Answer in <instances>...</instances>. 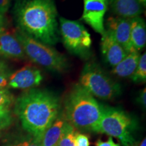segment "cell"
Masks as SVG:
<instances>
[{
    "label": "cell",
    "instance_id": "1",
    "mask_svg": "<svg viewBox=\"0 0 146 146\" xmlns=\"http://www.w3.org/2000/svg\"><path fill=\"white\" fill-rule=\"evenodd\" d=\"M15 14L21 31L25 34L50 46L59 41L54 0H19Z\"/></svg>",
    "mask_w": 146,
    "mask_h": 146
},
{
    "label": "cell",
    "instance_id": "2",
    "mask_svg": "<svg viewBox=\"0 0 146 146\" xmlns=\"http://www.w3.org/2000/svg\"><path fill=\"white\" fill-rule=\"evenodd\" d=\"M60 109V100L56 94L33 88L18 97L14 110L25 131L35 137H42L57 118Z\"/></svg>",
    "mask_w": 146,
    "mask_h": 146
},
{
    "label": "cell",
    "instance_id": "3",
    "mask_svg": "<svg viewBox=\"0 0 146 146\" xmlns=\"http://www.w3.org/2000/svg\"><path fill=\"white\" fill-rule=\"evenodd\" d=\"M103 106L79 84L71 89L64 102L62 116L75 129L96 132Z\"/></svg>",
    "mask_w": 146,
    "mask_h": 146
},
{
    "label": "cell",
    "instance_id": "4",
    "mask_svg": "<svg viewBox=\"0 0 146 146\" xmlns=\"http://www.w3.org/2000/svg\"><path fill=\"white\" fill-rule=\"evenodd\" d=\"M137 127L136 120L125 111L118 108L103 106L96 132L118 139L123 146H133L135 142L133 132Z\"/></svg>",
    "mask_w": 146,
    "mask_h": 146
},
{
    "label": "cell",
    "instance_id": "5",
    "mask_svg": "<svg viewBox=\"0 0 146 146\" xmlns=\"http://www.w3.org/2000/svg\"><path fill=\"white\" fill-rule=\"evenodd\" d=\"M15 35L23 46L26 56L36 64L52 72H62L68 68L65 56L50 45L33 39L21 31Z\"/></svg>",
    "mask_w": 146,
    "mask_h": 146
},
{
    "label": "cell",
    "instance_id": "6",
    "mask_svg": "<svg viewBox=\"0 0 146 146\" xmlns=\"http://www.w3.org/2000/svg\"><path fill=\"white\" fill-rule=\"evenodd\" d=\"M79 85L94 97L104 100L114 99L122 93L120 84L95 62H88L84 66L79 77Z\"/></svg>",
    "mask_w": 146,
    "mask_h": 146
},
{
    "label": "cell",
    "instance_id": "7",
    "mask_svg": "<svg viewBox=\"0 0 146 146\" xmlns=\"http://www.w3.org/2000/svg\"><path fill=\"white\" fill-rule=\"evenodd\" d=\"M60 34L66 48L82 58L88 57L91 47L90 34L78 21L60 18Z\"/></svg>",
    "mask_w": 146,
    "mask_h": 146
},
{
    "label": "cell",
    "instance_id": "8",
    "mask_svg": "<svg viewBox=\"0 0 146 146\" xmlns=\"http://www.w3.org/2000/svg\"><path fill=\"white\" fill-rule=\"evenodd\" d=\"M83 5L82 21L102 35L106 31L104 16L109 6V0H83Z\"/></svg>",
    "mask_w": 146,
    "mask_h": 146
},
{
    "label": "cell",
    "instance_id": "9",
    "mask_svg": "<svg viewBox=\"0 0 146 146\" xmlns=\"http://www.w3.org/2000/svg\"><path fill=\"white\" fill-rule=\"evenodd\" d=\"M43 76L36 66L27 65L9 76L8 85L12 88L31 89L39 86Z\"/></svg>",
    "mask_w": 146,
    "mask_h": 146
},
{
    "label": "cell",
    "instance_id": "10",
    "mask_svg": "<svg viewBox=\"0 0 146 146\" xmlns=\"http://www.w3.org/2000/svg\"><path fill=\"white\" fill-rule=\"evenodd\" d=\"M107 31L127 53L135 50L131 40V19L116 16L106 22Z\"/></svg>",
    "mask_w": 146,
    "mask_h": 146
},
{
    "label": "cell",
    "instance_id": "11",
    "mask_svg": "<svg viewBox=\"0 0 146 146\" xmlns=\"http://www.w3.org/2000/svg\"><path fill=\"white\" fill-rule=\"evenodd\" d=\"M101 50L106 62L112 67L117 65L128 54L107 31L102 35Z\"/></svg>",
    "mask_w": 146,
    "mask_h": 146
},
{
    "label": "cell",
    "instance_id": "12",
    "mask_svg": "<svg viewBox=\"0 0 146 146\" xmlns=\"http://www.w3.org/2000/svg\"><path fill=\"white\" fill-rule=\"evenodd\" d=\"M0 56L11 59L25 57L23 46L15 34L3 31L0 33Z\"/></svg>",
    "mask_w": 146,
    "mask_h": 146
},
{
    "label": "cell",
    "instance_id": "13",
    "mask_svg": "<svg viewBox=\"0 0 146 146\" xmlns=\"http://www.w3.org/2000/svg\"><path fill=\"white\" fill-rule=\"evenodd\" d=\"M109 5L116 16L129 19L139 16L143 10L139 0H109Z\"/></svg>",
    "mask_w": 146,
    "mask_h": 146
},
{
    "label": "cell",
    "instance_id": "14",
    "mask_svg": "<svg viewBox=\"0 0 146 146\" xmlns=\"http://www.w3.org/2000/svg\"><path fill=\"white\" fill-rule=\"evenodd\" d=\"M131 40L133 49L137 52H139L145 47V23L139 16L131 19Z\"/></svg>",
    "mask_w": 146,
    "mask_h": 146
},
{
    "label": "cell",
    "instance_id": "15",
    "mask_svg": "<svg viewBox=\"0 0 146 146\" xmlns=\"http://www.w3.org/2000/svg\"><path fill=\"white\" fill-rule=\"evenodd\" d=\"M139 57V52L135 50L128 53L122 61L113 67L112 73L121 78L131 77L136 70Z\"/></svg>",
    "mask_w": 146,
    "mask_h": 146
},
{
    "label": "cell",
    "instance_id": "16",
    "mask_svg": "<svg viewBox=\"0 0 146 146\" xmlns=\"http://www.w3.org/2000/svg\"><path fill=\"white\" fill-rule=\"evenodd\" d=\"M67 122L62 115L58 116L41 137V146H56Z\"/></svg>",
    "mask_w": 146,
    "mask_h": 146
},
{
    "label": "cell",
    "instance_id": "17",
    "mask_svg": "<svg viewBox=\"0 0 146 146\" xmlns=\"http://www.w3.org/2000/svg\"><path fill=\"white\" fill-rule=\"evenodd\" d=\"M3 146H41V137H35L29 133L28 135L10 140Z\"/></svg>",
    "mask_w": 146,
    "mask_h": 146
},
{
    "label": "cell",
    "instance_id": "18",
    "mask_svg": "<svg viewBox=\"0 0 146 146\" xmlns=\"http://www.w3.org/2000/svg\"><path fill=\"white\" fill-rule=\"evenodd\" d=\"M75 128L68 123H66L61 137L56 146H76Z\"/></svg>",
    "mask_w": 146,
    "mask_h": 146
},
{
    "label": "cell",
    "instance_id": "19",
    "mask_svg": "<svg viewBox=\"0 0 146 146\" xmlns=\"http://www.w3.org/2000/svg\"><path fill=\"white\" fill-rule=\"evenodd\" d=\"M135 83H145L146 81V53L141 55L136 70L130 77Z\"/></svg>",
    "mask_w": 146,
    "mask_h": 146
},
{
    "label": "cell",
    "instance_id": "20",
    "mask_svg": "<svg viewBox=\"0 0 146 146\" xmlns=\"http://www.w3.org/2000/svg\"><path fill=\"white\" fill-rule=\"evenodd\" d=\"M14 102V96L7 89H0V107L9 108Z\"/></svg>",
    "mask_w": 146,
    "mask_h": 146
},
{
    "label": "cell",
    "instance_id": "21",
    "mask_svg": "<svg viewBox=\"0 0 146 146\" xmlns=\"http://www.w3.org/2000/svg\"><path fill=\"white\" fill-rule=\"evenodd\" d=\"M75 145L76 146H89L90 142L89 137L76 131L75 134Z\"/></svg>",
    "mask_w": 146,
    "mask_h": 146
},
{
    "label": "cell",
    "instance_id": "22",
    "mask_svg": "<svg viewBox=\"0 0 146 146\" xmlns=\"http://www.w3.org/2000/svg\"><path fill=\"white\" fill-rule=\"evenodd\" d=\"M11 123H12V117L10 114L1 115L0 116V131L10 126Z\"/></svg>",
    "mask_w": 146,
    "mask_h": 146
},
{
    "label": "cell",
    "instance_id": "23",
    "mask_svg": "<svg viewBox=\"0 0 146 146\" xmlns=\"http://www.w3.org/2000/svg\"><path fill=\"white\" fill-rule=\"evenodd\" d=\"M12 0H0V14L3 15L10 8Z\"/></svg>",
    "mask_w": 146,
    "mask_h": 146
},
{
    "label": "cell",
    "instance_id": "24",
    "mask_svg": "<svg viewBox=\"0 0 146 146\" xmlns=\"http://www.w3.org/2000/svg\"><path fill=\"white\" fill-rule=\"evenodd\" d=\"M137 102L138 104H139L142 107L144 108H145L146 106V89L144 88L143 89L140 91L139 94L137 99Z\"/></svg>",
    "mask_w": 146,
    "mask_h": 146
},
{
    "label": "cell",
    "instance_id": "25",
    "mask_svg": "<svg viewBox=\"0 0 146 146\" xmlns=\"http://www.w3.org/2000/svg\"><path fill=\"white\" fill-rule=\"evenodd\" d=\"M96 146H120L118 144L114 143L112 137H110L107 141H102L101 139H98L96 143Z\"/></svg>",
    "mask_w": 146,
    "mask_h": 146
},
{
    "label": "cell",
    "instance_id": "26",
    "mask_svg": "<svg viewBox=\"0 0 146 146\" xmlns=\"http://www.w3.org/2000/svg\"><path fill=\"white\" fill-rule=\"evenodd\" d=\"M9 74H1L0 75V89L4 88L8 84Z\"/></svg>",
    "mask_w": 146,
    "mask_h": 146
},
{
    "label": "cell",
    "instance_id": "27",
    "mask_svg": "<svg viewBox=\"0 0 146 146\" xmlns=\"http://www.w3.org/2000/svg\"><path fill=\"white\" fill-rule=\"evenodd\" d=\"M1 74H8V68L5 62L0 60V75Z\"/></svg>",
    "mask_w": 146,
    "mask_h": 146
},
{
    "label": "cell",
    "instance_id": "28",
    "mask_svg": "<svg viewBox=\"0 0 146 146\" xmlns=\"http://www.w3.org/2000/svg\"><path fill=\"white\" fill-rule=\"evenodd\" d=\"M7 114H10V110H9L8 108L0 107V116Z\"/></svg>",
    "mask_w": 146,
    "mask_h": 146
},
{
    "label": "cell",
    "instance_id": "29",
    "mask_svg": "<svg viewBox=\"0 0 146 146\" xmlns=\"http://www.w3.org/2000/svg\"><path fill=\"white\" fill-rule=\"evenodd\" d=\"M3 25H4V18L3 15L0 14V33L3 32Z\"/></svg>",
    "mask_w": 146,
    "mask_h": 146
},
{
    "label": "cell",
    "instance_id": "30",
    "mask_svg": "<svg viewBox=\"0 0 146 146\" xmlns=\"http://www.w3.org/2000/svg\"><path fill=\"white\" fill-rule=\"evenodd\" d=\"M137 146H146V139L144 138L141 143L139 144V145Z\"/></svg>",
    "mask_w": 146,
    "mask_h": 146
},
{
    "label": "cell",
    "instance_id": "31",
    "mask_svg": "<svg viewBox=\"0 0 146 146\" xmlns=\"http://www.w3.org/2000/svg\"><path fill=\"white\" fill-rule=\"evenodd\" d=\"M139 1H141V3H142V4H143L144 6H145V3H146V0H139Z\"/></svg>",
    "mask_w": 146,
    "mask_h": 146
}]
</instances>
